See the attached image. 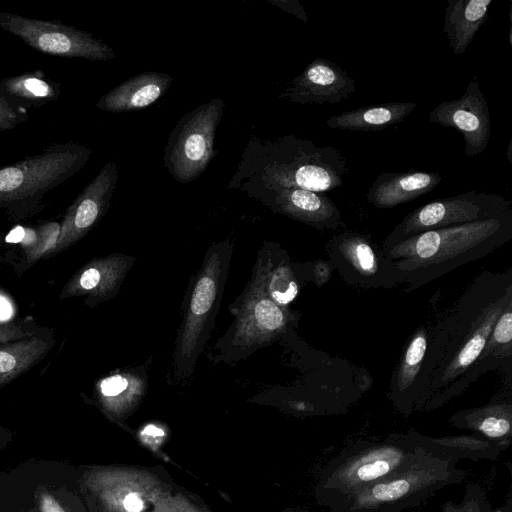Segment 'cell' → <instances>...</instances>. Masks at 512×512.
Returning a JSON list of instances; mask_svg holds the SVG:
<instances>
[{"label":"cell","mask_w":512,"mask_h":512,"mask_svg":"<svg viewBox=\"0 0 512 512\" xmlns=\"http://www.w3.org/2000/svg\"><path fill=\"white\" fill-rule=\"evenodd\" d=\"M512 239V208L499 217L422 232L382 247L407 291L481 259Z\"/></svg>","instance_id":"2"},{"label":"cell","mask_w":512,"mask_h":512,"mask_svg":"<svg viewBox=\"0 0 512 512\" xmlns=\"http://www.w3.org/2000/svg\"><path fill=\"white\" fill-rule=\"evenodd\" d=\"M60 228V222L42 221L13 229L3 239V263L9 264L15 275L21 277L40 260L47 259L58 240Z\"/></svg>","instance_id":"19"},{"label":"cell","mask_w":512,"mask_h":512,"mask_svg":"<svg viewBox=\"0 0 512 512\" xmlns=\"http://www.w3.org/2000/svg\"><path fill=\"white\" fill-rule=\"evenodd\" d=\"M425 451L404 434L382 441L360 440L324 467L315 487L320 505L330 512L365 487L412 465Z\"/></svg>","instance_id":"5"},{"label":"cell","mask_w":512,"mask_h":512,"mask_svg":"<svg viewBox=\"0 0 512 512\" xmlns=\"http://www.w3.org/2000/svg\"><path fill=\"white\" fill-rule=\"evenodd\" d=\"M0 93L15 106L27 109L56 100L61 85L45 77L41 70L25 72L0 80Z\"/></svg>","instance_id":"29"},{"label":"cell","mask_w":512,"mask_h":512,"mask_svg":"<svg viewBox=\"0 0 512 512\" xmlns=\"http://www.w3.org/2000/svg\"><path fill=\"white\" fill-rule=\"evenodd\" d=\"M118 175V164L107 162L75 198L64 213L58 240L47 259L78 243L101 221L110 207Z\"/></svg>","instance_id":"14"},{"label":"cell","mask_w":512,"mask_h":512,"mask_svg":"<svg viewBox=\"0 0 512 512\" xmlns=\"http://www.w3.org/2000/svg\"><path fill=\"white\" fill-rule=\"evenodd\" d=\"M56 343L50 327L31 337L0 345V390L43 361Z\"/></svg>","instance_id":"25"},{"label":"cell","mask_w":512,"mask_h":512,"mask_svg":"<svg viewBox=\"0 0 512 512\" xmlns=\"http://www.w3.org/2000/svg\"><path fill=\"white\" fill-rule=\"evenodd\" d=\"M224 107L222 98H213L185 113L171 130L163 162L178 183L196 180L215 157V135Z\"/></svg>","instance_id":"9"},{"label":"cell","mask_w":512,"mask_h":512,"mask_svg":"<svg viewBox=\"0 0 512 512\" xmlns=\"http://www.w3.org/2000/svg\"><path fill=\"white\" fill-rule=\"evenodd\" d=\"M491 507L485 491L476 484H468L460 503L451 500L442 506V512H490Z\"/></svg>","instance_id":"32"},{"label":"cell","mask_w":512,"mask_h":512,"mask_svg":"<svg viewBox=\"0 0 512 512\" xmlns=\"http://www.w3.org/2000/svg\"><path fill=\"white\" fill-rule=\"evenodd\" d=\"M72 496L66 488L40 484L32 492L33 506L29 512H75Z\"/></svg>","instance_id":"31"},{"label":"cell","mask_w":512,"mask_h":512,"mask_svg":"<svg viewBox=\"0 0 512 512\" xmlns=\"http://www.w3.org/2000/svg\"><path fill=\"white\" fill-rule=\"evenodd\" d=\"M28 118L25 109L15 106L0 93V131L15 129Z\"/></svg>","instance_id":"35"},{"label":"cell","mask_w":512,"mask_h":512,"mask_svg":"<svg viewBox=\"0 0 512 512\" xmlns=\"http://www.w3.org/2000/svg\"><path fill=\"white\" fill-rule=\"evenodd\" d=\"M442 179L437 172H383L368 189L366 200L379 209L394 208L428 194Z\"/></svg>","instance_id":"21"},{"label":"cell","mask_w":512,"mask_h":512,"mask_svg":"<svg viewBox=\"0 0 512 512\" xmlns=\"http://www.w3.org/2000/svg\"><path fill=\"white\" fill-rule=\"evenodd\" d=\"M3 236L0 234V267L3 264V254H2V246H3Z\"/></svg>","instance_id":"39"},{"label":"cell","mask_w":512,"mask_h":512,"mask_svg":"<svg viewBox=\"0 0 512 512\" xmlns=\"http://www.w3.org/2000/svg\"><path fill=\"white\" fill-rule=\"evenodd\" d=\"M235 320L215 345L218 361L235 362L270 344L286 332L292 315L267 294L264 270L258 257L242 294L230 305Z\"/></svg>","instance_id":"8"},{"label":"cell","mask_w":512,"mask_h":512,"mask_svg":"<svg viewBox=\"0 0 512 512\" xmlns=\"http://www.w3.org/2000/svg\"><path fill=\"white\" fill-rule=\"evenodd\" d=\"M334 266L330 260H317L310 263L311 281L317 286L322 287L331 278Z\"/></svg>","instance_id":"36"},{"label":"cell","mask_w":512,"mask_h":512,"mask_svg":"<svg viewBox=\"0 0 512 512\" xmlns=\"http://www.w3.org/2000/svg\"><path fill=\"white\" fill-rule=\"evenodd\" d=\"M147 380L139 372L114 371L98 379L93 387L96 405L112 418H122L141 401Z\"/></svg>","instance_id":"24"},{"label":"cell","mask_w":512,"mask_h":512,"mask_svg":"<svg viewBox=\"0 0 512 512\" xmlns=\"http://www.w3.org/2000/svg\"><path fill=\"white\" fill-rule=\"evenodd\" d=\"M512 303V270L478 275L448 313L429 330L414 411L435 410L473 382L472 368L494 324Z\"/></svg>","instance_id":"1"},{"label":"cell","mask_w":512,"mask_h":512,"mask_svg":"<svg viewBox=\"0 0 512 512\" xmlns=\"http://www.w3.org/2000/svg\"><path fill=\"white\" fill-rule=\"evenodd\" d=\"M416 106L414 102L369 105L333 115L326 120V124L333 129L379 131L404 121Z\"/></svg>","instance_id":"28"},{"label":"cell","mask_w":512,"mask_h":512,"mask_svg":"<svg viewBox=\"0 0 512 512\" xmlns=\"http://www.w3.org/2000/svg\"><path fill=\"white\" fill-rule=\"evenodd\" d=\"M134 262L133 256L120 252L93 258L65 282L58 299L83 297L86 306L97 307L118 294Z\"/></svg>","instance_id":"17"},{"label":"cell","mask_w":512,"mask_h":512,"mask_svg":"<svg viewBox=\"0 0 512 512\" xmlns=\"http://www.w3.org/2000/svg\"><path fill=\"white\" fill-rule=\"evenodd\" d=\"M490 512H511V510H510V504H508V506H507V510H505V509H498V510H495V511H492V510H491Z\"/></svg>","instance_id":"40"},{"label":"cell","mask_w":512,"mask_h":512,"mask_svg":"<svg viewBox=\"0 0 512 512\" xmlns=\"http://www.w3.org/2000/svg\"><path fill=\"white\" fill-rule=\"evenodd\" d=\"M325 248L334 269L349 285L386 289L402 285L396 265L369 235L345 230L333 235Z\"/></svg>","instance_id":"12"},{"label":"cell","mask_w":512,"mask_h":512,"mask_svg":"<svg viewBox=\"0 0 512 512\" xmlns=\"http://www.w3.org/2000/svg\"><path fill=\"white\" fill-rule=\"evenodd\" d=\"M33 318L0 321V345L35 336L46 329Z\"/></svg>","instance_id":"33"},{"label":"cell","mask_w":512,"mask_h":512,"mask_svg":"<svg viewBox=\"0 0 512 512\" xmlns=\"http://www.w3.org/2000/svg\"><path fill=\"white\" fill-rule=\"evenodd\" d=\"M457 459L422 454L409 467L355 493L331 512H402L418 506L445 486L467 476Z\"/></svg>","instance_id":"7"},{"label":"cell","mask_w":512,"mask_h":512,"mask_svg":"<svg viewBox=\"0 0 512 512\" xmlns=\"http://www.w3.org/2000/svg\"><path fill=\"white\" fill-rule=\"evenodd\" d=\"M449 423L458 429L472 431L489 440L510 444L512 436V404L505 401L458 411Z\"/></svg>","instance_id":"26"},{"label":"cell","mask_w":512,"mask_h":512,"mask_svg":"<svg viewBox=\"0 0 512 512\" xmlns=\"http://www.w3.org/2000/svg\"><path fill=\"white\" fill-rule=\"evenodd\" d=\"M429 122L458 130L463 136L467 156L481 154L490 139L491 119L478 81L471 80L459 98L439 103L430 112Z\"/></svg>","instance_id":"16"},{"label":"cell","mask_w":512,"mask_h":512,"mask_svg":"<svg viewBox=\"0 0 512 512\" xmlns=\"http://www.w3.org/2000/svg\"><path fill=\"white\" fill-rule=\"evenodd\" d=\"M429 340V329L420 325L410 337L394 369L389 386L393 407L405 417L414 412L418 377L421 372Z\"/></svg>","instance_id":"20"},{"label":"cell","mask_w":512,"mask_h":512,"mask_svg":"<svg viewBox=\"0 0 512 512\" xmlns=\"http://www.w3.org/2000/svg\"><path fill=\"white\" fill-rule=\"evenodd\" d=\"M406 434L426 453L444 459L496 460L510 445L478 434L431 437L410 429Z\"/></svg>","instance_id":"23"},{"label":"cell","mask_w":512,"mask_h":512,"mask_svg":"<svg viewBox=\"0 0 512 512\" xmlns=\"http://www.w3.org/2000/svg\"><path fill=\"white\" fill-rule=\"evenodd\" d=\"M9 435H10L9 431L0 425V444L2 442H7Z\"/></svg>","instance_id":"38"},{"label":"cell","mask_w":512,"mask_h":512,"mask_svg":"<svg viewBox=\"0 0 512 512\" xmlns=\"http://www.w3.org/2000/svg\"><path fill=\"white\" fill-rule=\"evenodd\" d=\"M234 242L232 238L211 244L184 298L174 350L171 379L188 380L210 339L228 277Z\"/></svg>","instance_id":"4"},{"label":"cell","mask_w":512,"mask_h":512,"mask_svg":"<svg viewBox=\"0 0 512 512\" xmlns=\"http://www.w3.org/2000/svg\"><path fill=\"white\" fill-rule=\"evenodd\" d=\"M93 150L87 144L52 143L40 153L0 167V209L10 221L34 217L44 208L43 197L79 172Z\"/></svg>","instance_id":"6"},{"label":"cell","mask_w":512,"mask_h":512,"mask_svg":"<svg viewBox=\"0 0 512 512\" xmlns=\"http://www.w3.org/2000/svg\"><path fill=\"white\" fill-rule=\"evenodd\" d=\"M512 357V303L509 304L494 324L484 349L477 358L472 371V382L482 374L494 370L510 361Z\"/></svg>","instance_id":"30"},{"label":"cell","mask_w":512,"mask_h":512,"mask_svg":"<svg viewBox=\"0 0 512 512\" xmlns=\"http://www.w3.org/2000/svg\"><path fill=\"white\" fill-rule=\"evenodd\" d=\"M235 190L246 194L275 213L318 230H335L342 225L338 206L323 192L256 184H244Z\"/></svg>","instance_id":"15"},{"label":"cell","mask_w":512,"mask_h":512,"mask_svg":"<svg viewBox=\"0 0 512 512\" xmlns=\"http://www.w3.org/2000/svg\"><path fill=\"white\" fill-rule=\"evenodd\" d=\"M492 0H448L443 31L454 55L463 54L487 19Z\"/></svg>","instance_id":"27"},{"label":"cell","mask_w":512,"mask_h":512,"mask_svg":"<svg viewBox=\"0 0 512 512\" xmlns=\"http://www.w3.org/2000/svg\"><path fill=\"white\" fill-rule=\"evenodd\" d=\"M0 28L47 55L90 61H107L116 57L109 45L90 32L59 21L0 12Z\"/></svg>","instance_id":"11"},{"label":"cell","mask_w":512,"mask_h":512,"mask_svg":"<svg viewBox=\"0 0 512 512\" xmlns=\"http://www.w3.org/2000/svg\"><path fill=\"white\" fill-rule=\"evenodd\" d=\"M80 485L100 512H145L164 492L152 474L116 467L89 468Z\"/></svg>","instance_id":"13"},{"label":"cell","mask_w":512,"mask_h":512,"mask_svg":"<svg viewBox=\"0 0 512 512\" xmlns=\"http://www.w3.org/2000/svg\"><path fill=\"white\" fill-rule=\"evenodd\" d=\"M149 512H203L182 495H169L165 492L158 495Z\"/></svg>","instance_id":"34"},{"label":"cell","mask_w":512,"mask_h":512,"mask_svg":"<svg viewBox=\"0 0 512 512\" xmlns=\"http://www.w3.org/2000/svg\"><path fill=\"white\" fill-rule=\"evenodd\" d=\"M270 3L277 5L282 10L293 14L297 18H299L305 24L308 22V16L303 8V6L297 0H277L272 1L269 0Z\"/></svg>","instance_id":"37"},{"label":"cell","mask_w":512,"mask_h":512,"mask_svg":"<svg viewBox=\"0 0 512 512\" xmlns=\"http://www.w3.org/2000/svg\"><path fill=\"white\" fill-rule=\"evenodd\" d=\"M511 208L510 199L490 192L468 191L436 199L408 213L389 233L382 247L429 230L493 219Z\"/></svg>","instance_id":"10"},{"label":"cell","mask_w":512,"mask_h":512,"mask_svg":"<svg viewBox=\"0 0 512 512\" xmlns=\"http://www.w3.org/2000/svg\"><path fill=\"white\" fill-rule=\"evenodd\" d=\"M173 79L163 72H142L104 94L96 103L98 109L126 113L144 109L155 103L170 88Z\"/></svg>","instance_id":"22"},{"label":"cell","mask_w":512,"mask_h":512,"mask_svg":"<svg viewBox=\"0 0 512 512\" xmlns=\"http://www.w3.org/2000/svg\"><path fill=\"white\" fill-rule=\"evenodd\" d=\"M354 92L355 81L345 70L317 57L279 93V98L297 104H336Z\"/></svg>","instance_id":"18"},{"label":"cell","mask_w":512,"mask_h":512,"mask_svg":"<svg viewBox=\"0 0 512 512\" xmlns=\"http://www.w3.org/2000/svg\"><path fill=\"white\" fill-rule=\"evenodd\" d=\"M347 170L346 158L335 147H319L295 135L251 136L227 187L256 184L325 193L343 185Z\"/></svg>","instance_id":"3"}]
</instances>
